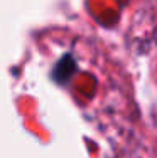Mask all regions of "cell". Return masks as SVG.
I'll use <instances>...</instances> for the list:
<instances>
[{
	"label": "cell",
	"mask_w": 157,
	"mask_h": 158,
	"mask_svg": "<svg viewBox=\"0 0 157 158\" xmlns=\"http://www.w3.org/2000/svg\"><path fill=\"white\" fill-rule=\"evenodd\" d=\"M74 71H76V62H74V59L68 54V56H64L61 61L56 64L54 73H52V77H54L56 82L64 84V82L68 81L71 76H73Z\"/></svg>",
	"instance_id": "1"
}]
</instances>
